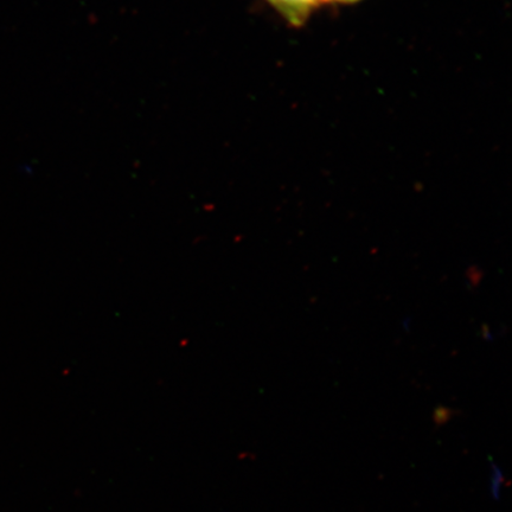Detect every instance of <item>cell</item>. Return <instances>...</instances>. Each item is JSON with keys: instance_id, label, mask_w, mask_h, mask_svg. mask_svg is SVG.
Masks as SVG:
<instances>
[{"instance_id": "7a4b0ae2", "label": "cell", "mask_w": 512, "mask_h": 512, "mask_svg": "<svg viewBox=\"0 0 512 512\" xmlns=\"http://www.w3.org/2000/svg\"><path fill=\"white\" fill-rule=\"evenodd\" d=\"M505 484L504 472L496 463L490 465L489 490L492 499L499 501L502 496V489Z\"/></svg>"}, {"instance_id": "3957f363", "label": "cell", "mask_w": 512, "mask_h": 512, "mask_svg": "<svg viewBox=\"0 0 512 512\" xmlns=\"http://www.w3.org/2000/svg\"><path fill=\"white\" fill-rule=\"evenodd\" d=\"M325 2L350 5V4H355V3L361 2V0H325Z\"/></svg>"}, {"instance_id": "6da1fadb", "label": "cell", "mask_w": 512, "mask_h": 512, "mask_svg": "<svg viewBox=\"0 0 512 512\" xmlns=\"http://www.w3.org/2000/svg\"><path fill=\"white\" fill-rule=\"evenodd\" d=\"M292 27H303L325 0H266Z\"/></svg>"}]
</instances>
